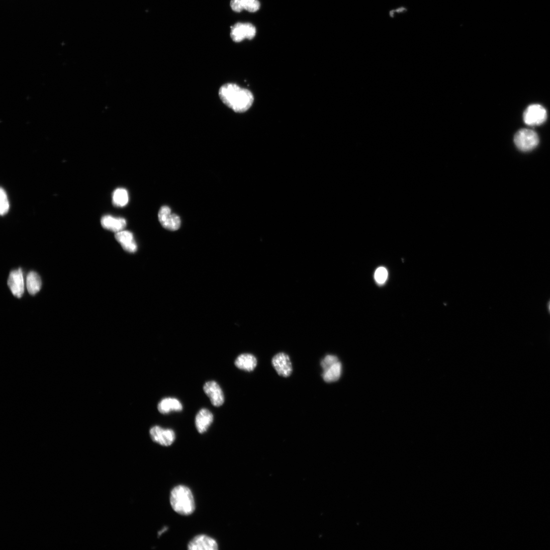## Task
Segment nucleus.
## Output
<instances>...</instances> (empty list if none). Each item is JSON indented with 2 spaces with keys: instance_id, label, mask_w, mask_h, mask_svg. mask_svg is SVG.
Returning <instances> with one entry per match:
<instances>
[{
  "instance_id": "nucleus-4",
  "label": "nucleus",
  "mask_w": 550,
  "mask_h": 550,
  "mask_svg": "<svg viewBox=\"0 0 550 550\" xmlns=\"http://www.w3.org/2000/svg\"><path fill=\"white\" fill-rule=\"evenodd\" d=\"M230 37L233 41L240 43L248 39L251 40L256 35V28L252 24L238 23L231 26Z\"/></svg>"
},
{
  "instance_id": "nucleus-22",
  "label": "nucleus",
  "mask_w": 550,
  "mask_h": 550,
  "mask_svg": "<svg viewBox=\"0 0 550 550\" xmlns=\"http://www.w3.org/2000/svg\"><path fill=\"white\" fill-rule=\"evenodd\" d=\"M388 276L387 269L383 266L378 268L375 272V279L379 285L384 284L387 280Z\"/></svg>"
},
{
  "instance_id": "nucleus-24",
  "label": "nucleus",
  "mask_w": 550,
  "mask_h": 550,
  "mask_svg": "<svg viewBox=\"0 0 550 550\" xmlns=\"http://www.w3.org/2000/svg\"><path fill=\"white\" fill-rule=\"evenodd\" d=\"M167 530H168V527H164V528H163V529H162V530L160 531H159V532H158V535H159V536H160V535H161V534H163V533H164V532H165V531H167Z\"/></svg>"
},
{
  "instance_id": "nucleus-17",
  "label": "nucleus",
  "mask_w": 550,
  "mask_h": 550,
  "mask_svg": "<svg viewBox=\"0 0 550 550\" xmlns=\"http://www.w3.org/2000/svg\"><path fill=\"white\" fill-rule=\"evenodd\" d=\"M342 370V364L338 361L323 370V379L327 383L338 381L341 376Z\"/></svg>"
},
{
  "instance_id": "nucleus-2",
  "label": "nucleus",
  "mask_w": 550,
  "mask_h": 550,
  "mask_svg": "<svg viewBox=\"0 0 550 550\" xmlns=\"http://www.w3.org/2000/svg\"><path fill=\"white\" fill-rule=\"evenodd\" d=\"M170 503L174 512L182 516H190L195 510L193 493L190 488L184 485L177 486L172 490Z\"/></svg>"
},
{
  "instance_id": "nucleus-3",
  "label": "nucleus",
  "mask_w": 550,
  "mask_h": 550,
  "mask_svg": "<svg viewBox=\"0 0 550 550\" xmlns=\"http://www.w3.org/2000/svg\"><path fill=\"white\" fill-rule=\"evenodd\" d=\"M514 142L519 150L527 152L532 150L538 145L539 138L534 131L522 129L516 134Z\"/></svg>"
},
{
  "instance_id": "nucleus-11",
  "label": "nucleus",
  "mask_w": 550,
  "mask_h": 550,
  "mask_svg": "<svg viewBox=\"0 0 550 550\" xmlns=\"http://www.w3.org/2000/svg\"><path fill=\"white\" fill-rule=\"evenodd\" d=\"M8 286L14 296L18 298L22 297L24 293L25 283L21 269L13 270L10 273Z\"/></svg>"
},
{
  "instance_id": "nucleus-14",
  "label": "nucleus",
  "mask_w": 550,
  "mask_h": 550,
  "mask_svg": "<svg viewBox=\"0 0 550 550\" xmlns=\"http://www.w3.org/2000/svg\"><path fill=\"white\" fill-rule=\"evenodd\" d=\"M230 6L232 10L236 13H241L243 10L255 13L260 7L258 0H231Z\"/></svg>"
},
{
  "instance_id": "nucleus-6",
  "label": "nucleus",
  "mask_w": 550,
  "mask_h": 550,
  "mask_svg": "<svg viewBox=\"0 0 550 550\" xmlns=\"http://www.w3.org/2000/svg\"><path fill=\"white\" fill-rule=\"evenodd\" d=\"M149 433L153 442L166 447L171 446L176 438L175 434L173 430L164 429L159 426L151 427Z\"/></svg>"
},
{
  "instance_id": "nucleus-13",
  "label": "nucleus",
  "mask_w": 550,
  "mask_h": 550,
  "mask_svg": "<svg viewBox=\"0 0 550 550\" xmlns=\"http://www.w3.org/2000/svg\"><path fill=\"white\" fill-rule=\"evenodd\" d=\"M213 420L214 416L211 412L207 409H202L196 416V428L200 434H204L208 430Z\"/></svg>"
},
{
  "instance_id": "nucleus-16",
  "label": "nucleus",
  "mask_w": 550,
  "mask_h": 550,
  "mask_svg": "<svg viewBox=\"0 0 550 550\" xmlns=\"http://www.w3.org/2000/svg\"><path fill=\"white\" fill-rule=\"evenodd\" d=\"M234 364L240 370L252 372L256 368L257 360L256 357L250 353H243L235 360Z\"/></svg>"
},
{
  "instance_id": "nucleus-5",
  "label": "nucleus",
  "mask_w": 550,
  "mask_h": 550,
  "mask_svg": "<svg viewBox=\"0 0 550 550\" xmlns=\"http://www.w3.org/2000/svg\"><path fill=\"white\" fill-rule=\"evenodd\" d=\"M523 118L526 125L531 126H539L545 121L546 111L539 105H532L525 111Z\"/></svg>"
},
{
  "instance_id": "nucleus-8",
  "label": "nucleus",
  "mask_w": 550,
  "mask_h": 550,
  "mask_svg": "<svg viewBox=\"0 0 550 550\" xmlns=\"http://www.w3.org/2000/svg\"><path fill=\"white\" fill-rule=\"evenodd\" d=\"M158 217L159 221L164 228L171 231L177 230L180 228L181 220L179 217L172 214L169 207H162L159 211Z\"/></svg>"
},
{
  "instance_id": "nucleus-20",
  "label": "nucleus",
  "mask_w": 550,
  "mask_h": 550,
  "mask_svg": "<svg viewBox=\"0 0 550 550\" xmlns=\"http://www.w3.org/2000/svg\"><path fill=\"white\" fill-rule=\"evenodd\" d=\"M112 202L113 205L117 207H125L129 202L128 191L123 188L115 190L112 195Z\"/></svg>"
},
{
  "instance_id": "nucleus-7",
  "label": "nucleus",
  "mask_w": 550,
  "mask_h": 550,
  "mask_svg": "<svg viewBox=\"0 0 550 550\" xmlns=\"http://www.w3.org/2000/svg\"><path fill=\"white\" fill-rule=\"evenodd\" d=\"M272 366L280 376L288 378L293 372V366L290 357L284 352H280L272 359Z\"/></svg>"
},
{
  "instance_id": "nucleus-21",
  "label": "nucleus",
  "mask_w": 550,
  "mask_h": 550,
  "mask_svg": "<svg viewBox=\"0 0 550 550\" xmlns=\"http://www.w3.org/2000/svg\"><path fill=\"white\" fill-rule=\"evenodd\" d=\"M0 201H1V206H0V213L2 216L6 215L10 209V204L8 198V195L6 191L3 188H1L0 191Z\"/></svg>"
},
{
  "instance_id": "nucleus-1",
  "label": "nucleus",
  "mask_w": 550,
  "mask_h": 550,
  "mask_svg": "<svg viewBox=\"0 0 550 550\" xmlns=\"http://www.w3.org/2000/svg\"><path fill=\"white\" fill-rule=\"evenodd\" d=\"M221 100L235 112L244 113L248 110L254 102L252 93L233 83H227L220 89Z\"/></svg>"
},
{
  "instance_id": "nucleus-23",
  "label": "nucleus",
  "mask_w": 550,
  "mask_h": 550,
  "mask_svg": "<svg viewBox=\"0 0 550 550\" xmlns=\"http://www.w3.org/2000/svg\"><path fill=\"white\" fill-rule=\"evenodd\" d=\"M338 358L334 355H327L321 362V366L323 370H325L328 366L338 361Z\"/></svg>"
},
{
  "instance_id": "nucleus-25",
  "label": "nucleus",
  "mask_w": 550,
  "mask_h": 550,
  "mask_svg": "<svg viewBox=\"0 0 550 550\" xmlns=\"http://www.w3.org/2000/svg\"><path fill=\"white\" fill-rule=\"evenodd\" d=\"M549 310H550V304H549Z\"/></svg>"
},
{
  "instance_id": "nucleus-12",
  "label": "nucleus",
  "mask_w": 550,
  "mask_h": 550,
  "mask_svg": "<svg viewBox=\"0 0 550 550\" xmlns=\"http://www.w3.org/2000/svg\"><path fill=\"white\" fill-rule=\"evenodd\" d=\"M115 239L125 251L129 253H135L137 251V245L131 232L123 230L116 233Z\"/></svg>"
},
{
  "instance_id": "nucleus-18",
  "label": "nucleus",
  "mask_w": 550,
  "mask_h": 550,
  "mask_svg": "<svg viewBox=\"0 0 550 550\" xmlns=\"http://www.w3.org/2000/svg\"><path fill=\"white\" fill-rule=\"evenodd\" d=\"M158 409L161 413L166 414L171 411H182V406L181 403L176 399L166 398L159 403Z\"/></svg>"
},
{
  "instance_id": "nucleus-10",
  "label": "nucleus",
  "mask_w": 550,
  "mask_h": 550,
  "mask_svg": "<svg viewBox=\"0 0 550 550\" xmlns=\"http://www.w3.org/2000/svg\"><path fill=\"white\" fill-rule=\"evenodd\" d=\"M189 550H216L218 544L215 539L207 535L194 537L188 543Z\"/></svg>"
},
{
  "instance_id": "nucleus-9",
  "label": "nucleus",
  "mask_w": 550,
  "mask_h": 550,
  "mask_svg": "<svg viewBox=\"0 0 550 550\" xmlns=\"http://www.w3.org/2000/svg\"><path fill=\"white\" fill-rule=\"evenodd\" d=\"M204 390L214 406L219 407L223 405L225 401L224 395L221 388L216 382L212 381L207 382L204 386Z\"/></svg>"
},
{
  "instance_id": "nucleus-19",
  "label": "nucleus",
  "mask_w": 550,
  "mask_h": 550,
  "mask_svg": "<svg viewBox=\"0 0 550 550\" xmlns=\"http://www.w3.org/2000/svg\"><path fill=\"white\" fill-rule=\"evenodd\" d=\"M42 283L40 277L34 271H30L26 279L27 289L29 294L34 296L40 291Z\"/></svg>"
},
{
  "instance_id": "nucleus-15",
  "label": "nucleus",
  "mask_w": 550,
  "mask_h": 550,
  "mask_svg": "<svg viewBox=\"0 0 550 550\" xmlns=\"http://www.w3.org/2000/svg\"><path fill=\"white\" fill-rule=\"evenodd\" d=\"M101 224L105 229L117 233L124 230L127 226V222L123 218L106 215L102 218Z\"/></svg>"
}]
</instances>
